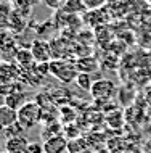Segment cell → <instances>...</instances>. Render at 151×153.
Listing matches in <instances>:
<instances>
[{
    "label": "cell",
    "instance_id": "1",
    "mask_svg": "<svg viewBox=\"0 0 151 153\" xmlns=\"http://www.w3.org/2000/svg\"><path fill=\"white\" fill-rule=\"evenodd\" d=\"M43 116V108L37 102H26L18 110V123L21 124L24 131H29L37 126Z\"/></svg>",
    "mask_w": 151,
    "mask_h": 153
},
{
    "label": "cell",
    "instance_id": "2",
    "mask_svg": "<svg viewBox=\"0 0 151 153\" xmlns=\"http://www.w3.org/2000/svg\"><path fill=\"white\" fill-rule=\"evenodd\" d=\"M50 74L64 84H69V82L76 81L79 69L74 63H68L64 58H56L50 61Z\"/></svg>",
    "mask_w": 151,
    "mask_h": 153
},
{
    "label": "cell",
    "instance_id": "3",
    "mask_svg": "<svg viewBox=\"0 0 151 153\" xmlns=\"http://www.w3.org/2000/svg\"><path fill=\"white\" fill-rule=\"evenodd\" d=\"M90 94L96 102H106V100H109V98H113V95L116 94V84L109 79L93 81Z\"/></svg>",
    "mask_w": 151,
    "mask_h": 153
},
{
    "label": "cell",
    "instance_id": "4",
    "mask_svg": "<svg viewBox=\"0 0 151 153\" xmlns=\"http://www.w3.org/2000/svg\"><path fill=\"white\" fill-rule=\"evenodd\" d=\"M31 52H32V56H34L35 63H48L53 56V52H52V45L45 42V40H34L31 45Z\"/></svg>",
    "mask_w": 151,
    "mask_h": 153
},
{
    "label": "cell",
    "instance_id": "5",
    "mask_svg": "<svg viewBox=\"0 0 151 153\" xmlns=\"http://www.w3.org/2000/svg\"><path fill=\"white\" fill-rule=\"evenodd\" d=\"M21 74H23L21 66L5 61V63L0 65V84H15V81H18Z\"/></svg>",
    "mask_w": 151,
    "mask_h": 153
},
{
    "label": "cell",
    "instance_id": "6",
    "mask_svg": "<svg viewBox=\"0 0 151 153\" xmlns=\"http://www.w3.org/2000/svg\"><path fill=\"white\" fill-rule=\"evenodd\" d=\"M68 143L69 140L64 137V135H52V137L45 139L43 142V150L47 153H64L68 150Z\"/></svg>",
    "mask_w": 151,
    "mask_h": 153
},
{
    "label": "cell",
    "instance_id": "7",
    "mask_svg": "<svg viewBox=\"0 0 151 153\" xmlns=\"http://www.w3.org/2000/svg\"><path fill=\"white\" fill-rule=\"evenodd\" d=\"M27 143H29V140H27L24 135H15V137H8L7 142H5V150L8 153H24L26 150Z\"/></svg>",
    "mask_w": 151,
    "mask_h": 153
},
{
    "label": "cell",
    "instance_id": "8",
    "mask_svg": "<svg viewBox=\"0 0 151 153\" xmlns=\"http://www.w3.org/2000/svg\"><path fill=\"white\" fill-rule=\"evenodd\" d=\"M18 123V110L11 108L8 105H0V124L2 129H5L8 126H13Z\"/></svg>",
    "mask_w": 151,
    "mask_h": 153
},
{
    "label": "cell",
    "instance_id": "9",
    "mask_svg": "<svg viewBox=\"0 0 151 153\" xmlns=\"http://www.w3.org/2000/svg\"><path fill=\"white\" fill-rule=\"evenodd\" d=\"M77 69H79V73H88L92 74L93 71H96L98 69V61H96L93 56H84V58L77 60Z\"/></svg>",
    "mask_w": 151,
    "mask_h": 153
},
{
    "label": "cell",
    "instance_id": "10",
    "mask_svg": "<svg viewBox=\"0 0 151 153\" xmlns=\"http://www.w3.org/2000/svg\"><path fill=\"white\" fill-rule=\"evenodd\" d=\"M87 150H88V143L85 139L76 137V139L69 140V143H68V152L69 153H85Z\"/></svg>",
    "mask_w": 151,
    "mask_h": 153
},
{
    "label": "cell",
    "instance_id": "11",
    "mask_svg": "<svg viewBox=\"0 0 151 153\" xmlns=\"http://www.w3.org/2000/svg\"><path fill=\"white\" fill-rule=\"evenodd\" d=\"M24 103H26L24 102V92H13L5 97V105L11 106L15 110H19Z\"/></svg>",
    "mask_w": 151,
    "mask_h": 153
},
{
    "label": "cell",
    "instance_id": "12",
    "mask_svg": "<svg viewBox=\"0 0 151 153\" xmlns=\"http://www.w3.org/2000/svg\"><path fill=\"white\" fill-rule=\"evenodd\" d=\"M15 60H16V63L21 66V68H26L27 65H34V63H35L34 56H32V52H31V50H26V48L18 50Z\"/></svg>",
    "mask_w": 151,
    "mask_h": 153
},
{
    "label": "cell",
    "instance_id": "13",
    "mask_svg": "<svg viewBox=\"0 0 151 153\" xmlns=\"http://www.w3.org/2000/svg\"><path fill=\"white\" fill-rule=\"evenodd\" d=\"M76 84L79 85L80 89L90 92V89H92V85H93L92 74H88V73H79V74H77V77H76Z\"/></svg>",
    "mask_w": 151,
    "mask_h": 153
},
{
    "label": "cell",
    "instance_id": "14",
    "mask_svg": "<svg viewBox=\"0 0 151 153\" xmlns=\"http://www.w3.org/2000/svg\"><path fill=\"white\" fill-rule=\"evenodd\" d=\"M3 131H5V134H7V139L8 137H15V135H23V132H24V129L21 127V124H19V123L13 124V126L5 127Z\"/></svg>",
    "mask_w": 151,
    "mask_h": 153
},
{
    "label": "cell",
    "instance_id": "15",
    "mask_svg": "<svg viewBox=\"0 0 151 153\" xmlns=\"http://www.w3.org/2000/svg\"><path fill=\"white\" fill-rule=\"evenodd\" d=\"M45 150H43V143L40 142H29L26 147V150H24V153H43Z\"/></svg>",
    "mask_w": 151,
    "mask_h": 153
},
{
    "label": "cell",
    "instance_id": "16",
    "mask_svg": "<svg viewBox=\"0 0 151 153\" xmlns=\"http://www.w3.org/2000/svg\"><path fill=\"white\" fill-rule=\"evenodd\" d=\"M82 2L85 3V5H87L88 8H95V7H98V5H101V3H103V0H82Z\"/></svg>",
    "mask_w": 151,
    "mask_h": 153
},
{
    "label": "cell",
    "instance_id": "17",
    "mask_svg": "<svg viewBox=\"0 0 151 153\" xmlns=\"http://www.w3.org/2000/svg\"><path fill=\"white\" fill-rule=\"evenodd\" d=\"M0 153H8L7 150H0Z\"/></svg>",
    "mask_w": 151,
    "mask_h": 153
},
{
    "label": "cell",
    "instance_id": "18",
    "mask_svg": "<svg viewBox=\"0 0 151 153\" xmlns=\"http://www.w3.org/2000/svg\"><path fill=\"white\" fill-rule=\"evenodd\" d=\"M0 65H2V56H0Z\"/></svg>",
    "mask_w": 151,
    "mask_h": 153
},
{
    "label": "cell",
    "instance_id": "19",
    "mask_svg": "<svg viewBox=\"0 0 151 153\" xmlns=\"http://www.w3.org/2000/svg\"><path fill=\"white\" fill-rule=\"evenodd\" d=\"M0 129H2V124H0Z\"/></svg>",
    "mask_w": 151,
    "mask_h": 153
},
{
    "label": "cell",
    "instance_id": "20",
    "mask_svg": "<svg viewBox=\"0 0 151 153\" xmlns=\"http://www.w3.org/2000/svg\"><path fill=\"white\" fill-rule=\"evenodd\" d=\"M43 153H47V152H43Z\"/></svg>",
    "mask_w": 151,
    "mask_h": 153
},
{
    "label": "cell",
    "instance_id": "21",
    "mask_svg": "<svg viewBox=\"0 0 151 153\" xmlns=\"http://www.w3.org/2000/svg\"><path fill=\"white\" fill-rule=\"evenodd\" d=\"M0 150H2V148H0Z\"/></svg>",
    "mask_w": 151,
    "mask_h": 153
}]
</instances>
